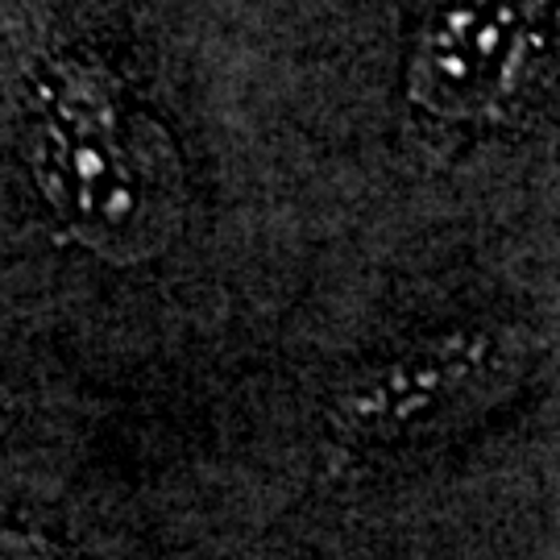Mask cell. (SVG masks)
Returning <instances> with one entry per match:
<instances>
[{
    "instance_id": "1",
    "label": "cell",
    "mask_w": 560,
    "mask_h": 560,
    "mask_svg": "<svg viewBox=\"0 0 560 560\" xmlns=\"http://www.w3.org/2000/svg\"><path fill=\"white\" fill-rule=\"evenodd\" d=\"M523 374L515 332L460 328L361 370L337 395L332 432L349 444L420 441L506 395Z\"/></svg>"
},
{
    "instance_id": "2",
    "label": "cell",
    "mask_w": 560,
    "mask_h": 560,
    "mask_svg": "<svg viewBox=\"0 0 560 560\" xmlns=\"http://www.w3.org/2000/svg\"><path fill=\"white\" fill-rule=\"evenodd\" d=\"M67 101L38 104V175L42 187L55 191V203L71 221L75 233H88L92 245L120 254L117 241V200L133 249H150L141 237V224H150V208L141 191H150V175H141L145 162L133 145L129 125L120 120L117 101H92V92H59Z\"/></svg>"
},
{
    "instance_id": "3",
    "label": "cell",
    "mask_w": 560,
    "mask_h": 560,
    "mask_svg": "<svg viewBox=\"0 0 560 560\" xmlns=\"http://www.w3.org/2000/svg\"><path fill=\"white\" fill-rule=\"evenodd\" d=\"M0 560H67L62 548L42 540L34 532H18V527H0Z\"/></svg>"
}]
</instances>
